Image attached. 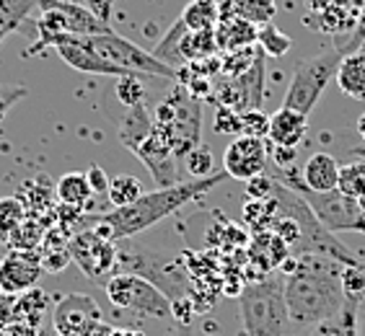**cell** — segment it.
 Returning <instances> with one entry per match:
<instances>
[{
    "label": "cell",
    "mask_w": 365,
    "mask_h": 336,
    "mask_svg": "<svg viewBox=\"0 0 365 336\" xmlns=\"http://www.w3.org/2000/svg\"><path fill=\"white\" fill-rule=\"evenodd\" d=\"M280 269L285 274L282 290L293 326L311 329L342 313L347 300L342 288V261L309 253V256H288Z\"/></svg>",
    "instance_id": "cell-1"
},
{
    "label": "cell",
    "mask_w": 365,
    "mask_h": 336,
    "mask_svg": "<svg viewBox=\"0 0 365 336\" xmlns=\"http://www.w3.org/2000/svg\"><path fill=\"white\" fill-rule=\"evenodd\" d=\"M225 179H228L225 171H215L212 176H205V179H192V182H179L174 187L145 191L138 202L127 204V207H114L112 212L93 217V231L101 238L114 241V243L133 238L138 233L148 231L155 223H161V220L171 217L174 212H179L192 199L215 189Z\"/></svg>",
    "instance_id": "cell-2"
},
{
    "label": "cell",
    "mask_w": 365,
    "mask_h": 336,
    "mask_svg": "<svg viewBox=\"0 0 365 336\" xmlns=\"http://www.w3.org/2000/svg\"><path fill=\"white\" fill-rule=\"evenodd\" d=\"M241 336H288L290 315L280 277H262L239 293Z\"/></svg>",
    "instance_id": "cell-3"
},
{
    "label": "cell",
    "mask_w": 365,
    "mask_h": 336,
    "mask_svg": "<svg viewBox=\"0 0 365 336\" xmlns=\"http://www.w3.org/2000/svg\"><path fill=\"white\" fill-rule=\"evenodd\" d=\"M117 272L138 274L161 290L171 303L187 300L190 280L182 261L174 253H161L150 246H135L120 241L117 243Z\"/></svg>",
    "instance_id": "cell-4"
},
{
    "label": "cell",
    "mask_w": 365,
    "mask_h": 336,
    "mask_svg": "<svg viewBox=\"0 0 365 336\" xmlns=\"http://www.w3.org/2000/svg\"><path fill=\"white\" fill-rule=\"evenodd\" d=\"M272 179L293 189L295 194H301L309 207L314 210V215L319 217V223L327 228L329 233H342V231H358L365 233V212L360 207L358 199L344 196L342 191H311L303 187L301 171L295 168H280V174H274Z\"/></svg>",
    "instance_id": "cell-5"
},
{
    "label": "cell",
    "mask_w": 365,
    "mask_h": 336,
    "mask_svg": "<svg viewBox=\"0 0 365 336\" xmlns=\"http://www.w3.org/2000/svg\"><path fill=\"white\" fill-rule=\"evenodd\" d=\"M155 130L166 137L179 161L187 158L190 150L200 145V130H202V106L190 96L187 88H176L153 114Z\"/></svg>",
    "instance_id": "cell-6"
},
{
    "label": "cell",
    "mask_w": 365,
    "mask_h": 336,
    "mask_svg": "<svg viewBox=\"0 0 365 336\" xmlns=\"http://www.w3.org/2000/svg\"><path fill=\"white\" fill-rule=\"evenodd\" d=\"M339 63H342V55H339L337 47H324L322 52H317L309 60H301V63L295 65V73L290 78L282 106H288L293 112L309 117L317 109L319 98L324 96L329 80L337 75Z\"/></svg>",
    "instance_id": "cell-7"
},
{
    "label": "cell",
    "mask_w": 365,
    "mask_h": 336,
    "mask_svg": "<svg viewBox=\"0 0 365 336\" xmlns=\"http://www.w3.org/2000/svg\"><path fill=\"white\" fill-rule=\"evenodd\" d=\"M88 47L96 52L101 60H106L109 65L120 68L125 75H150V78H176V70L169 68L166 63H161L155 55L145 52L143 47H138L135 42L120 36L117 31H106V34L86 36Z\"/></svg>",
    "instance_id": "cell-8"
},
{
    "label": "cell",
    "mask_w": 365,
    "mask_h": 336,
    "mask_svg": "<svg viewBox=\"0 0 365 336\" xmlns=\"http://www.w3.org/2000/svg\"><path fill=\"white\" fill-rule=\"evenodd\" d=\"M104 288H106V298H109V303L117 310L138 313L143 318H158V321L174 315V305H171L169 298L155 288V285L138 277V274L117 272Z\"/></svg>",
    "instance_id": "cell-9"
},
{
    "label": "cell",
    "mask_w": 365,
    "mask_h": 336,
    "mask_svg": "<svg viewBox=\"0 0 365 336\" xmlns=\"http://www.w3.org/2000/svg\"><path fill=\"white\" fill-rule=\"evenodd\" d=\"M68 251L71 259L81 266V272L93 282L106 285L117 274V243L101 238L93 228L73 233L68 241Z\"/></svg>",
    "instance_id": "cell-10"
},
{
    "label": "cell",
    "mask_w": 365,
    "mask_h": 336,
    "mask_svg": "<svg viewBox=\"0 0 365 336\" xmlns=\"http://www.w3.org/2000/svg\"><path fill=\"white\" fill-rule=\"evenodd\" d=\"M269 145L267 137H252V135H239L223 153V171L228 179L236 182H252L257 176L267 174L269 161Z\"/></svg>",
    "instance_id": "cell-11"
},
{
    "label": "cell",
    "mask_w": 365,
    "mask_h": 336,
    "mask_svg": "<svg viewBox=\"0 0 365 336\" xmlns=\"http://www.w3.org/2000/svg\"><path fill=\"white\" fill-rule=\"evenodd\" d=\"M101 323V310L91 295L73 293L57 303L52 326L60 336H88Z\"/></svg>",
    "instance_id": "cell-12"
},
{
    "label": "cell",
    "mask_w": 365,
    "mask_h": 336,
    "mask_svg": "<svg viewBox=\"0 0 365 336\" xmlns=\"http://www.w3.org/2000/svg\"><path fill=\"white\" fill-rule=\"evenodd\" d=\"M42 274V253L8 248V253L0 259V293L19 298V295L34 290Z\"/></svg>",
    "instance_id": "cell-13"
},
{
    "label": "cell",
    "mask_w": 365,
    "mask_h": 336,
    "mask_svg": "<svg viewBox=\"0 0 365 336\" xmlns=\"http://www.w3.org/2000/svg\"><path fill=\"white\" fill-rule=\"evenodd\" d=\"M135 155L145 163V168L150 171V176H153V182L158 189H163V187H174V184L182 182L179 174H176L179 158L174 155L171 145L166 142V137H163L158 130H153V135L135 150Z\"/></svg>",
    "instance_id": "cell-14"
},
{
    "label": "cell",
    "mask_w": 365,
    "mask_h": 336,
    "mask_svg": "<svg viewBox=\"0 0 365 336\" xmlns=\"http://www.w3.org/2000/svg\"><path fill=\"white\" fill-rule=\"evenodd\" d=\"M55 49H57V55L63 57L73 70L93 73V75H114V78L125 75L120 68H114V65H109L106 60H101V57H98L96 52L88 47L86 36L65 34L55 42Z\"/></svg>",
    "instance_id": "cell-15"
},
{
    "label": "cell",
    "mask_w": 365,
    "mask_h": 336,
    "mask_svg": "<svg viewBox=\"0 0 365 336\" xmlns=\"http://www.w3.org/2000/svg\"><path fill=\"white\" fill-rule=\"evenodd\" d=\"M39 8H55V11H60L65 16V21H68V31L76 36H96L112 31L109 21L98 19L91 8L78 6L73 0H39Z\"/></svg>",
    "instance_id": "cell-16"
},
{
    "label": "cell",
    "mask_w": 365,
    "mask_h": 336,
    "mask_svg": "<svg viewBox=\"0 0 365 336\" xmlns=\"http://www.w3.org/2000/svg\"><path fill=\"white\" fill-rule=\"evenodd\" d=\"M306 130H309V117L293 112L288 106H280L269 117L267 140L272 147H290V150H295L303 142V137H306Z\"/></svg>",
    "instance_id": "cell-17"
},
{
    "label": "cell",
    "mask_w": 365,
    "mask_h": 336,
    "mask_svg": "<svg viewBox=\"0 0 365 336\" xmlns=\"http://www.w3.org/2000/svg\"><path fill=\"white\" fill-rule=\"evenodd\" d=\"M303 187L311 191H334L339 184V163L327 150H319L301 168Z\"/></svg>",
    "instance_id": "cell-18"
},
{
    "label": "cell",
    "mask_w": 365,
    "mask_h": 336,
    "mask_svg": "<svg viewBox=\"0 0 365 336\" xmlns=\"http://www.w3.org/2000/svg\"><path fill=\"white\" fill-rule=\"evenodd\" d=\"M290 256V248L282 243V238L272 231L254 233L252 243H249V259L254 266H259L262 274L274 272L277 266H282V261Z\"/></svg>",
    "instance_id": "cell-19"
},
{
    "label": "cell",
    "mask_w": 365,
    "mask_h": 336,
    "mask_svg": "<svg viewBox=\"0 0 365 336\" xmlns=\"http://www.w3.org/2000/svg\"><path fill=\"white\" fill-rule=\"evenodd\" d=\"M153 130H155V122H153V117H150V112L145 109V104L125 109L122 120L117 122V132H120L122 145L130 147L133 153L153 135Z\"/></svg>",
    "instance_id": "cell-20"
},
{
    "label": "cell",
    "mask_w": 365,
    "mask_h": 336,
    "mask_svg": "<svg viewBox=\"0 0 365 336\" xmlns=\"http://www.w3.org/2000/svg\"><path fill=\"white\" fill-rule=\"evenodd\" d=\"M257 34H259V26L244 21L239 16L220 19L218 26H215V42H218L220 52H239V49L254 47Z\"/></svg>",
    "instance_id": "cell-21"
},
{
    "label": "cell",
    "mask_w": 365,
    "mask_h": 336,
    "mask_svg": "<svg viewBox=\"0 0 365 336\" xmlns=\"http://www.w3.org/2000/svg\"><path fill=\"white\" fill-rule=\"evenodd\" d=\"M218 49L215 42V28H207V31H184L182 39H179V47H176V57H179V68L190 63H200V60H207L212 57Z\"/></svg>",
    "instance_id": "cell-22"
},
{
    "label": "cell",
    "mask_w": 365,
    "mask_h": 336,
    "mask_svg": "<svg viewBox=\"0 0 365 336\" xmlns=\"http://www.w3.org/2000/svg\"><path fill=\"white\" fill-rule=\"evenodd\" d=\"M334 80L342 88V93H347L350 98H358V101H365V57L360 52L342 57Z\"/></svg>",
    "instance_id": "cell-23"
},
{
    "label": "cell",
    "mask_w": 365,
    "mask_h": 336,
    "mask_svg": "<svg viewBox=\"0 0 365 336\" xmlns=\"http://www.w3.org/2000/svg\"><path fill=\"white\" fill-rule=\"evenodd\" d=\"M363 303L344 300V308L339 315L311 326L306 336H358V315Z\"/></svg>",
    "instance_id": "cell-24"
},
{
    "label": "cell",
    "mask_w": 365,
    "mask_h": 336,
    "mask_svg": "<svg viewBox=\"0 0 365 336\" xmlns=\"http://www.w3.org/2000/svg\"><path fill=\"white\" fill-rule=\"evenodd\" d=\"M55 196L60 199V204L68 207H81L83 210L88 199L93 196V189L83 171H68L65 176H60V182L55 187Z\"/></svg>",
    "instance_id": "cell-25"
},
{
    "label": "cell",
    "mask_w": 365,
    "mask_h": 336,
    "mask_svg": "<svg viewBox=\"0 0 365 336\" xmlns=\"http://www.w3.org/2000/svg\"><path fill=\"white\" fill-rule=\"evenodd\" d=\"M218 6L220 0H192L184 8L182 21L190 31H207L218 26Z\"/></svg>",
    "instance_id": "cell-26"
},
{
    "label": "cell",
    "mask_w": 365,
    "mask_h": 336,
    "mask_svg": "<svg viewBox=\"0 0 365 336\" xmlns=\"http://www.w3.org/2000/svg\"><path fill=\"white\" fill-rule=\"evenodd\" d=\"M277 217V202L272 196L269 199H249L244 204V223L252 233L269 231Z\"/></svg>",
    "instance_id": "cell-27"
},
{
    "label": "cell",
    "mask_w": 365,
    "mask_h": 336,
    "mask_svg": "<svg viewBox=\"0 0 365 336\" xmlns=\"http://www.w3.org/2000/svg\"><path fill=\"white\" fill-rule=\"evenodd\" d=\"M233 14L244 19V21L254 23V26H264L272 23L274 14H277V3L274 0H231Z\"/></svg>",
    "instance_id": "cell-28"
},
{
    "label": "cell",
    "mask_w": 365,
    "mask_h": 336,
    "mask_svg": "<svg viewBox=\"0 0 365 336\" xmlns=\"http://www.w3.org/2000/svg\"><path fill=\"white\" fill-rule=\"evenodd\" d=\"M337 191H342V194L350 196V199H358V202L365 199V161L363 158L339 166Z\"/></svg>",
    "instance_id": "cell-29"
},
{
    "label": "cell",
    "mask_w": 365,
    "mask_h": 336,
    "mask_svg": "<svg viewBox=\"0 0 365 336\" xmlns=\"http://www.w3.org/2000/svg\"><path fill=\"white\" fill-rule=\"evenodd\" d=\"M143 194H145V191H143L140 179H135V176H130V174H122V176H117V179H112V182H109V191H106L112 207H127V204L138 202Z\"/></svg>",
    "instance_id": "cell-30"
},
{
    "label": "cell",
    "mask_w": 365,
    "mask_h": 336,
    "mask_svg": "<svg viewBox=\"0 0 365 336\" xmlns=\"http://www.w3.org/2000/svg\"><path fill=\"white\" fill-rule=\"evenodd\" d=\"M29 217V210L19 194L0 199V241H8V236Z\"/></svg>",
    "instance_id": "cell-31"
},
{
    "label": "cell",
    "mask_w": 365,
    "mask_h": 336,
    "mask_svg": "<svg viewBox=\"0 0 365 336\" xmlns=\"http://www.w3.org/2000/svg\"><path fill=\"white\" fill-rule=\"evenodd\" d=\"M34 8H39V0H0V23L6 26L8 34H14Z\"/></svg>",
    "instance_id": "cell-32"
},
{
    "label": "cell",
    "mask_w": 365,
    "mask_h": 336,
    "mask_svg": "<svg viewBox=\"0 0 365 336\" xmlns=\"http://www.w3.org/2000/svg\"><path fill=\"white\" fill-rule=\"evenodd\" d=\"M257 44H259V49L264 52V55L282 57L285 52H290V47H293V39H290L288 34H282L280 28L272 26V23H264V26H259Z\"/></svg>",
    "instance_id": "cell-33"
},
{
    "label": "cell",
    "mask_w": 365,
    "mask_h": 336,
    "mask_svg": "<svg viewBox=\"0 0 365 336\" xmlns=\"http://www.w3.org/2000/svg\"><path fill=\"white\" fill-rule=\"evenodd\" d=\"M114 98L120 101L125 109L140 106L145 101V85L140 83L138 75H120L114 83Z\"/></svg>",
    "instance_id": "cell-34"
},
{
    "label": "cell",
    "mask_w": 365,
    "mask_h": 336,
    "mask_svg": "<svg viewBox=\"0 0 365 336\" xmlns=\"http://www.w3.org/2000/svg\"><path fill=\"white\" fill-rule=\"evenodd\" d=\"M184 163H187V171H190L195 179H205V176L215 174V171H212V168H215V158H212L210 147L202 145V142H200L195 150H190V153H187Z\"/></svg>",
    "instance_id": "cell-35"
},
{
    "label": "cell",
    "mask_w": 365,
    "mask_h": 336,
    "mask_svg": "<svg viewBox=\"0 0 365 336\" xmlns=\"http://www.w3.org/2000/svg\"><path fill=\"white\" fill-rule=\"evenodd\" d=\"M269 132V117L262 109H252V112H241V132L239 135H252V137H267Z\"/></svg>",
    "instance_id": "cell-36"
},
{
    "label": "cell",
    "mask_w": 365,
    "mask_h": 336,
    "mask_svg": "<svg viewBox=\"0 0 365 336\" xmlns=\"http://www.w3.org/2000/svg\"><path fill=\"white\" fill-rule=\"evenodd\" d=\"M215 132H241V112L228 109V106H218L215 114Z\"/></svg>",
    "instance_id": "cell-37"
},
{
    "label": "cell",
    "mask_w": 365,
    "mask_h": 336,
    "mask_svg": "<svg viewBox=\"0 0 365 336\" xmlns=\"http://www.w3.org/2000/svg\"><path fill=\"white\" fill-rule=\"evenodd\" d=\"M71 251H68V246L65 248H52V251H44L42 253V266H44V272H63L65 266L71 264Z\"/></svg>",
    "instance_id": "cell-38"
},
{
    "label": "cell",
    "mask_w": 365,
    "mask_h": 336,
    "mask_svg": "<svg viewBox=\"0 0 365 336\" xmlns=\"http://www.w3.org/2000/svg\"><path fill=\"white\" fill-rule=\"evenodd\" d=\"M26 96V88L24 85H0V122L6 120V114L11 112V106L16 101H21Z\"/></svg>",
    "instance_id": "cell-39"
},
{
    "label": "cell",
    "mask_w": 365,
    "mask_h": 336,
    "mask_svg": "<svg viewBox=\"0 0 365 336\" xmlns=\"http://www.w3.org/2000/svg\"><path fill=\"white\" fill-rule=\"evenodd\" d=\"M274 179L269 174L257 176L252 182H246V191H249V199H269L272 196Z\"/></svg>",
    "instance_id": "cell-40"
},
{
    "label": "cell",
    "mask_w": 365,
    "mask_h": 336,
    "mask_svg": "<svg viewBox=\"0 0 365 336\" xmlns=\"http://www.w3.org/2000/svg\"><path fill=\"white\" fill-rule=\"evenodd\" d=\"M86 179H88V184H91L93 194H106V191H109V176H106L104 168L96 166V163L86 171Z\"/></svg>",
    "instance_id": "cell-41"
},
{
    "label": "cell",
    "mask_w": 365,
    "mask_h": 336,
    "mask_svg": "<svg viewBox=\"0 0 365 336\" xmlns=\"http://www.w3.org/2000/svg\"><path fill=\"white\" fill-rule=\"evenodd\" d=\"M358 336H365V300L360 305V315H358Z\"/></svg>",
    "instance_id": "cell-42"
},
{
    "label": "cell",
    "mask_w": 365,
    "mask_h": 336,
    "mask_svg": "<svg viewBox=\"0 0 365 336\" xmlns=\"http://www.w3.org/2000/svg\"><path fill=\"white\" fill-rule=\"evenodd\" d=\"M358 132L365 137V112H363V117H360V120H358Z\"/></svg>",
    "instance_id": "cell-43"
},
{
    "label": "cell",
    "mask_w": 365,
    "mask_h": 336,
    "mask_svg": "<svg viewBox=\"0 0 365 336\" xmlns=\"http://www.w3.org/2000/svg\"><path fill=\"white\" fill-rule=\"evenodd\" d=\"M358 52H360V55H363V57H365V39H363V42H360V47H358Z\"/></svg>",
    "instance_id": "cell-44"
},
{
    "label": "cell",
    "mask_w": 365,
    "mask_h": 336,
    "mask_svg": "<svg viewBox=\"0 0 365 336\" xmlns=\"http://www.w3.org/2000/svg\"><path fill=\"white\" fill-rule=\"evenodd\" d=\"M355 153H358L360 158H363V161H365V147H358V150H355Z\"/></svg>",
    "instance_id": "cell-45"
},
{
    "label": "cell",
    "mask_w": 365,
    "mask_h": 336,
    "mask_svg": "<svg viewBox=\"0 0 365 336\" xmlns=\"http://www.w3.org/2000/svg\"><path fill=\"white\" fill-rule=\"evenodd\" d=\"M0 295H3V293H0Z\"/></svg>",
    "instance_id": "cell-46"
}]
</instances>
